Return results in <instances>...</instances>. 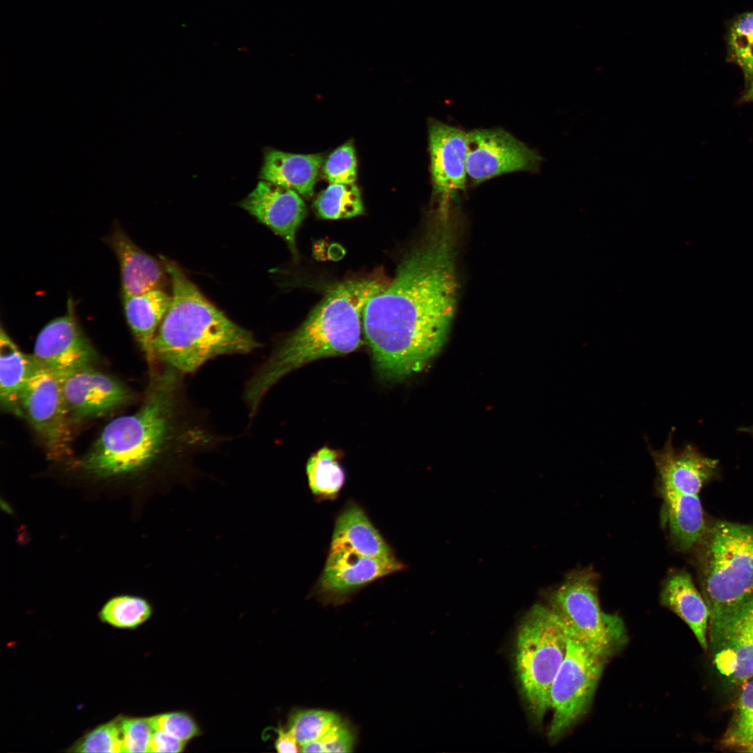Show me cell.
I'll list each match as a JSON object with an SVG mask.
<instances>
[{
    "instance_id": "1",
    "label": "cell",
    "mask_w": 753,
    "mask_h": 753,
    "mask_svg": "<svg viewBox=\"0 0 753 753\" xmlns=\"http://www.w3.org/2000/svg\"><path fill=\"white\" fill-rule=\"evenodd\" d=\"M456 292L452 237L445 224L402 261L393 280L365 307L363 333L381 379L402 380L438 353Z\"/></svg>"
},
{
    "instance_id": "2",
    "label": "cell",
    "mask_w": 753,
    "mask_h": 753,
    "mask_svg": "<svg viewBox=\"0 0 753 753\" xmlns=\"http://www.w3.org/2000/svg\"><path fill=\"white\" fill-rule=\"evenodd\" d=\"M182 377L165 365L153 378L140 409L104 427L80 462L84 471L100 479L123 478L213 443V436L188 412Z\"/></svg>"
},
{
    "instance_id": "3",
    "label": "cell",
    "mask_w": 753,
    "mask_h": 753,
    "mask_svg": "<svg viewBox=\"0 0 753 753\" xmlns=\"http://www.w3.org/2000/svg\"><path fill=\"white\" fill-rule=\"evenodd\" d=\"M386 285L376 278H363L330 289L248 381L244 399L250 411L257 412L268 391L293 370L317 359L356 350L361 344L365 307Z\"/></svg>"
},
{
    "instance_id": "4",
    "label": "cell",
    "mask_w": 753,
    "mask_h": 753,
    "mask_svg": "<svg viewBox=\"0 0 753 753\" xmlns=\"http://www.w3.org/2000/svg\"><path fill=\"white\" fill-rule=\"evenodd\" d=\"M162 260L172 298L154 339L157 360L184 374L215 357L246 354L261 347L250 331L211 303L176 263Z\"/></svg>"
},
{
    "instance_id": "5",
    "label": "cell",
    "mask_w": 753,
    "mask_h": 753,
    "mask_svg": "<svg viewBox=\"0 0 753 753\" xmlns=\"http://www.w3.org/2000/svg\"><path fill=\"white\" fill-rule=\"evenodd\" d=\"M701 585L709 609L711 647L753 595V526L716 522L703 536Z\"/></svg>"
},
{
    "instance_id": "6",
    "label": "cell",
    "mask_w": 753,
    "mask_h": 753,
    "mask_svg": "<svg viewBox=\"0 0 753 753\" xmlns=\"http://www.w3.org/2000/svg\"><path fill=\"white\" fill-rule=\"evenodd\" d=\"M568 635L550 607L533 606L516 637L515 667L531 713L540 722L550 708L549 694L567 650Z\"/></svg>"
},
{
    "instance_id": "7",
    "label": "cell",
    "mask_w": 753,
    "mask_h": 753,
    "mask_svg": "<svg viewBox=\"0 0 753 753\" xmlns=\"http://www.w3.org/2000/svg\"><path fill=\"white\" fill-rule=\"evenodd\" d=\"M597 581L591 569L573 572L552 593L549 607L569 637L607 659L625 644L627 634L618 616L601 609Z\"/></svg>"
},
{
    "instance_id": "8",
    "label": "cell",
    "mask_w": 753,
    "mask_h": 753,
    "mask_svg": "<svg viewBox=\"0 0 753 753\" xmlns=\"http://www.w3.org/2000/svg\"><path fill=\"white\" fill-rule=\"evenodd\" d=\"M606 660L568 636L566 653L550 690L553 715L548 737L552 740L561 737L586 713Z\"/></svg>"
},
{
    "instance_id": "9",
    "label": "cell",
    "mask_w": 753,
    "mask_h": 753,
    "mask_svg": "<svg viewBox=\"0 0 753 753\" xmlns=\"http://www.w3.org/2000/svg\"><path fill=\"white\" fill-rule=\"evenodd\" d=\"M20 408L51 458L68 454L71 418L56 374L38 364L21 393Z\"/></svg>"
},
{
    "instance_id": "10",
    "label": "cell",
    "mask_w": 753,
    "mask_h": 753,
    "mask_svg": "<svg viewBox=\"0 0 753 753\" xmlns=\"http://www.w3.org/2000/svg\"><path fill=\"white\" fill-rule=\"evenodd\" d=\"M542 158L501 128L475 129L466 133V173L478 185L500 175L535 172Z\"/></svg>"
},
{
    "instance_id": "11",
    "label": "cell",
    "mask_w": 753,
    "mask_h": 753,
    "mask_svg": "<svg viewBox=\"0 0 753 753\" xmlns=\"http://www.w3.org/2000/svg\"><path fill=\"white\" fill-rule=\"evenodd\" d=\"M33 351L36 361L59 377L92 366L98 358L70 303L68 313L50 321L40 330Z\"/></svg>"
},
{
    "instance_id": "12",
    "label": "cell",
    "mask_w": 753,
    "mask_h": 753,
    "mask_svg": "<svg viewBox=\"0 0 753 753\" xmlns=\"http://www.w3.org/2000/svg\"><path fill=\"white\" fill-rule=\"evenodd\" d=\"M403 568V563L396 557L376 558L344 549H330L315 591L323 599L340 601L371 582Z\"/></svg>"
},
{
    "instance_id": "13",
    "label": "cell",
    "mask_w": 753,
    "mask_h": 753,
    "mask_svg": "<svg viewBox=\"0 0 753 753\" xmlns=\"http://www.w3.org/2000/svg\"><path fill=\"white\" fill-rule=\"evenodd\" d=\"M240 206L279 235L287 243L294 257H297L296 235L307 211L298 192L262 180Z\"/></svg>"
},
{
    "instance_id": "14",
    "label": "cell",
    "mask_w": 753,
    "mask_h": 753,
    "mask_svg": "<svg viewBox=\"0 0 753 753\" xmlns=\"http://www.w3.org/2000/svg\"><path fill=\"white\" fill-rule=\"evenodd\" d=\"M59 378L71 419L91 418L107 413L130 397L121 382L92 366Z\"/></svg>"
},
{
    "instance_id": "15",
    "label": "cell",
    "mask_w": 753,
    "mask_h": 753,
    "mask_svg": "<svg viewBox=\"0 0 753 753\" xmlns=\"http://www.w3.org/2000/svg\"><path fill=\"white\" fill-rule=\"evenodd\" d=\"M430 173L434 191L443 199L465 189L466 133L435 119L428 123Z\"/></svg>"
},
{
    "instance_id": "16",
    "label": "cell",
    "mask_w": 753,
    "mask_h": 753,
    "mask_svg": "<svg viewBox=\"0 0 753 753\" xmlns=\"http://www.w3.org/2000/svg\"><path fill=\"white\" fill-rule=\"evenodd\" d=\"M671 430L661 449L648 444L655 464L661 491L698 494L713 474L717 461L702 455L691 445L677 449L673 445Z\"/></svg>"
},
{
    "instance_id": "17",
    "label": "cell",
    "mask_w": 753,
    "mask_h": 753,
    "mask_svg": "<svg viewBox=\"0 0 753 753\" xmlns=\"http://www.w3.org/2000/svg\"><path fill=\"white\" fill-rule=\"evenodd\" d=\"M720 672L735 683L753 677V595L735 614L712 648Z\"/></svg>"
},
{
    "instance_id": "18",
    "label": "cell",
    "mask_w": 753,
    "mask_h": 753,
    "mask_svg": "<svg viewBox=\"0 0 753 753\" xmlns=\"http://www.w3.org/2000/svg\"><path fill=\"white\" fill-rule=\"evenodd\" d=\"M109 241L119 261L123 296L162 288L166 272L163 264L138 248L120 227L114 229Z\"/></svg>"
},
{
    "instance_id": "19",
    "label": "cell",
    "mask_w": 753,
    "mask_h": 753,
    "mask_svg": "<svg viewBox=\"0 0 753 753\" xmlns=\"http://www.w3.org/2000/svg\"><path fill=\"white\" fill-rule=\"evenodd\" d=\"M330 549H344L376 558L396 557L363 509L349 502L336 517Z\"/></svg>"
},
{
    "instance_id": "20",
    "label": "cell",
    "mask_w": 753,
    "mask_h": 753,
    "mask_svg": "<svg viewBox=\"0 0 753 753\" xmlns=\"http://www.w3.org/2000/svg\"><path fill=\"white\" fill-rule=\"evenodd\" d=\"M323 162L321 153L296 154L272 150L264 156L260 178L289 188L310 199L313 195Z\"/></svg>"
},
{
    "instance_id": "21",
    "label": "cell",
    "mask_w": 753,
    "mask_h": 753,
    "mask_svg": "<svg viewBox=\"0 0 753 753\" xmlns=\"http://www.w3.org/2000/svg\"><path fill=\"white\" fill-rule=\"evenodd\" d=\"M171 298V295L162 289L123 296L128 324L151 365L157 360L153 348L154 339L168 310Z\"/></svg>"
},
{
    "instance_id": "22",
    "label": "cell",
    "mask_w": 753,
    "mask_h": 753,
    "mask_svg": "<svg viewBox=\"0 0 753 753\" xmlns=\"http://www.w3.org/2000/svg\"><path fill=\"white\" fill-rule=\"evenodd\" d=\"M660 600L664 607L690 627L701 646L707 649L706 631L710 612L690 575L683 571L671 574L664 584Z\"/></svg>"
},
{
    "instance_id": "23",
    "label": "cell",
    "mask_w": 753,
    "mask_h": 753,
    "mask_svg": "<svg viewBox=\"0 0 753 753\" xmlns=\"http://www.w3.org/2000/svg\"><path fill=\"white\" fill-rule=\"evenodd\" d=\"M662 518L676 545L687 550L701 541L706 531L698 494L662 491Z\"/></svg>"
},
{
    "instance_id": "24",
    "label": "cell",
    "mask_w": 753,
    "mask_h": 753,
    "mask_svg": "<svg viewBox=\"0 0 753 753\" xmlns=\"http://www.w3.org/2000/svg\"><path fill=\"white\" fill-rule=\"evenodd\" d=\"M38 365L21 351L3 328L0 335V400L6 410L21 416L20 395Z\"/></svg>"
},
{
    "instance_id": "25",
    "label": "cell",
    "mask_w": 753,
    "mask_h": 753,
    "mask_svg": "<svg viewBox=\"0 0 753 753\" xmlns=\"http://www.w3.org/2000/svg\"><path fill=\"white\" fill-rule=\"evenodd\" d=\"M340 452L324 446L312 454L306 464V474L312 493L321 499L334 500L345 482Z\"/></svg>"
},
{
    "instance_id": "26",
    "label": "cell",
    "mask_w": 753,
    "mask_h": 753,
    "mask_svg": "<svg viewBox=\"0 0 753 753\" xmlns=\"http://www.w3.org/2000/svg\"><path fill=\"white\" fill-rule=\"evenodd\" d=\"M314 206L319 217L328 220L349 218L363 213L360 192L355 183H330L317 196Z\"/></svg>"
},
{
    "instance_id": "27",
    "label": "cell",
    "mask_w": 753,
    "mask_h": 753,
    "mask_svg": "<svg viewBox=\"0 0 753 753\" xmlns=\"http://www.w3.org/2000/svg\"><path fill=\"white\" fill-rule=\"evenodd\" d=\"M151 614V606L144 598L121 595L107 601L99 616L103 622L116 628L133 629L146 621Z\"/></svg>"
},
{
    "instance_id": "28",
    "label": "cell",
    "mask_w": 753,
    "mask_h": 753,
    "mask_svg": "<svg viewBox=\"0 0 753 753\" xmlns=\"http://www.w3.org/2000/svg\"><path fill=\"white\" fill-rule=\"evenodd\" d=\"M722 743L727 747L745 749L753 745V680L740 693Z\"/></svg>"
},
{
    "instance_id": "29",
    "label": "cell",
    "mask_w": 753,
    "mask_h": 753,
    "mask_svg": "<svg viewBox=\"0 0 753 753\" xmlns=\"http://www.w3.org/2000/svg\"><path fill=\"white\" fill-rule=\"evenodd\" d=\"M341 722L335 713L324 710H300L294 712L289 720V729L300 747L314 741Z\"/></svg>"
},
{
    "instance_id": "30",
    "label": "cell",
    "mask_w": 753,
    "mask_h": 753,
    "mask_svg": "<svg viewBox=\"0 0 753 753\" xmlns=\"http://www.w3.org/2000/svg\"><path fill=\"white\" fill-rule=\"evenodd\" d=\"M729 42L731 56L750 83L753 81V12L745 13L733 24Z\"/></svg>"
},
{
    "instance_id": "31",
    "label": "cell",
    "mask_w": 753,
    "mask_h": 753,
    "mask_svg": "<svg viewBox=\"0 0 753 753\" xmlns=\"http://www.w3.org/2000/svg\"><path fill=\"white\" fill-rule=\"evenodd\" d=\"M121 718L114 719L88 732L77 742L78 752H123Z\"/></svg>"
},
{
    "instance_id": "32",
    "label": "cell",
    "mask_w": 753,
    "mask_h": 753,
    "mask_svg": "<svg viewBox=\"0 0 753 753\" xmlns=\"http://www.w3.org/2000/svg\"><path fill=\"white\" fill-rule=\"evenodd\" d=\"M323 169L330 183H355L357 167L353 144L348 142L333 151L325 160Z\"/></svg>"
},
{
    "instance_id": "33",
    "label": "cell",
    "mask_w": 753,
    "mask_h": 753,
    "mask_svg": "<svg viewBox=\"0 0 753 753\" xmlns=\"http://www.w3.org/2000/svg\"><path fill=\"white\" fill-rule=\"evenodd\" d=\"M123 752H149L155 731L151 718H121Z\"/></svg>"
},
{
    "instance_id": "34",
    "label": "cell",
    "mask_w": 753,
    "mask_h": 753,
    "mask_svg": "<svg viewBox=\"0 0 753 753\" xmlns=\"http://www.w3.org/2000/svg\"><path fill=\"white\" fill-rule=\"evenodd\" d=\"M151 718L155 730L164 731L186 742L201 733L197 722L184 712H169Z\"/></svg>"
},
{
    "instance_id": "35",
    "label": "cell",
    "mask_w": 753,
    "mask_h": 753,
    "mask_svg": "<svg viewBox=\"0 0 753 753\" xmlns=\"http://www.w3.org/2000/svg\"><path fill=\"white\" fill-rule=\"evenodd\" d=\"M354 738L351 730L342 722L334 726L320 738L301 746L302 752H351Z\"/></svg>"
},
{
    "instance_id": "36",
    "label": "cell",
    "mask_w": 753,
    "mask_h": 753,
    "mask_svg": "<svg viewBox=\"0 0 753 753\" xmlns=\"http://www.w3.org/2000/svg\"><path fill=\"white\" fill-rule=\"evenodd\" d=\"M186 743L164 731L155 730L151 740L149 752H181L184 750Z\"/></svg>"
},
{
    "instance_id": "37",
    "label": "cell",
    "mask_w": 753,
    "mask_h": 753,
    "mask_svg": "<svg viewBox=\"0 0 753 753\" xmlns=\"http://www.w3.org/2000/svg\"><path fill=\"white\" fill-rule=\"evenodd\" d=\"M277 737L275 743V747L280 753H292L300 751L298 741L292 732L289 729L285 731L281 728L276 730Z\"/></svg>"
},
{
    "instance_id": "38",
    "label": "cell",
    "mask_w": 753,
    "mask_h": 753,
    "mask_svg": "<svg viewBox=\"0 0 753 753\" xmlns=\"http://www.w3.org/2000/svg\"><path fill=\"white\" fill-rule=\"evenodd\" d=\"M745 98L747 100L753 101V81L750 83V86L745 95Z\"/></svg>"
},
{
    "instance_id": "39",
    "label": "cell",
    "mask_w": 753,
    "mask_h": 753,
    "mask_svg": "<svg viewBox=\"0 0 753 753\" xmlns=\"http://www.w3.org/2000/svg\"><path fill=\"white\" fill-rule=\"evenodd\" d=\"M746 752H753V745L745 749Z\"/></svg>"
},
{
    "instance_id": "40",
    "label": "cell",
    "mask_w": 753,
    "mask_h": 753,
    "mask_svg": "<svg viewBox=\"0 0 753 753\" xmlns=\"http://www.w3.org/2000/svg\"><path fill=\"white\" fill-rule=\"evenodd\" d=\"M750 430L753 433V427Z\"/></svg>"
}]
</instances>
